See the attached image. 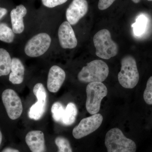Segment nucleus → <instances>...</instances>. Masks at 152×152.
<instances>
[{
  "label": "nucleus",
  "mask_w": 152,
  "mask_h": 152,
  "mask_svg": "<svg viewBox=\"0 0 152 152\" xmlns=\"http://www.w3.org/2000/svg\"><path fill=\"white\" fill-rule=\"evenodd\" d=\"M143 98L148 104L152 105V76L150 77L147 82L146 87L144 91Z\"/></svg>",
  "instance_id": "22"
},
{
  "label": "nucleus",
  "mask_w": 152,
  "mask_h": 152,
  "mask_svg": "<svg viewBox=\"0 0 152 152\" xmlns=\"http://www.w3.org/2000/svg\"><path fill=\"white\" fill-rule=\"evenodd\" d=\"M121 71L118 74V80L122 86L132 89L138 83L140 76L137 63L134 57L127 56L121 61Z\"/></svg>",
  "instance_id": "4"
},
{
  "label": "nucleus",
  "mask_w": 152,
  "mask_h": 152,
  "mask_svg": "<svg viewBox=\"0 0 152 152\" xmlns=\"http://www.w3.org/2000/svg\"><path fill=\"white\" fill-rule=\"evenodd\" d=\"M65 109L59 102H56L53 104L51 108L52 117L55 121L62 123Z\"/></svg>",
  "instance_id": "20"
},
{
  "label": "nucleus",
  "mask_w": 152,
  "mask_h": 152,
  "mask_svg": "<svg viewBox=\"0 0 152 152\" xmlns=\"http://www.w3.org/2000/svg\"><path fill=\"white\" fill-rule=\"evenodd\" d=\"M51 43V39L49 34L39 33L28 41L25 47V53L32 58L40 56L48 50Z\"/></svg>",
  "instance_id": "6"
},
{
  "label": "nucleus",
  "mask_w": 152,
  "mask_h": 152,
  "mask_svg": "<svg viewBox=\"0 0 152 152\" xmlns=\"http://www.w3.org/2000/svg\"><path fill=\"white\" fill-rule=\"evenodd\" d=\"M105 145L107 152H136L137 150L135 142L117 128L111 129L106 134Z\"/></svg>",
  "instance_id": "1"
},
{
  "label": "nucleus",
  "mask_w": 152,
  "mask_h": 152,
  "mask_svg": "<svg viewBox=\"0 0 152 152\" xmlns=\"http://www.w3.org/2000/svg\"><path fill=\"white\" fill-rule=\"evenodd\" d=\"M65 71L57 66L51 67L49 70L47 87L49 91L56 93L62 86L66 78Z\"/></svg>",
  "instance_id": "12"
},
{
  "label": "nucleus",
  "mask_w": 152,
  "mask_h": 152,
  "mask_svg": "<svg viewBox=\"0 0 152 152\" xmlns=\"http://www.w3.org/2000/svg\"><path fill=\"white\" fill-rule=\"evenodd\" d=\"M77 106L74 103L70 102L65 109L62 124L65 126H71L75 123L77 115Z\"/></svg>",
  "instance_id": "17"
},
{
  "label": "nucleus",
  "mask_w": 152,
  "mask_h": 152,
  "mask_svg": "<svg viewBox=\"0 0 152 152\" xmlns=\"http://www.w3.org/2000/svg\"><path fill=\"white\" fill-rule=\"evenodd\" d=\"M26 142L32 152H45V136L42 131L29 132L26 136Z\"/></svg>",
  "instance_id": "13"
},
{
  "label": "nucleus",
  "mask_w": 152,
  "mask_h": 152,
  "mask_svg": "<svg viewBox=\"0 0 152 152\" xmlns=\"http://www.w3.org/2000/svg\"><path fill=\"white\" fill-rule=\"evenodd\" d=\"M2 100L9 118L16 120L20 117L23 111V104L17 93L11 89L3 91Z\"/></svg>",
  "instance_id": "7"
},
{
  "label": "nucleus",
  "mask_w": 152,
  "mask_h": 152,
  "mask_svg": "<svg viewBox=\"0 0 152 152\" xmlns=\"http://www.w3.org/2000/svg\"><path fill=\"white\" fill-rule=\"evenodd\" d=\"M33 92L37 102L30 107L28 116L30 119L37 121L43 116L46 109L47 93L42 84L38 83L34 87Z\"/></svg>",
  "instance_id": "9"
},
{
  "label": "nucleus",
  "mask_w": 152,
  "mask_h": 152,
  "mask_svg": "<svg viewBox=\"0 0 152 152\" xmlns=\"http://www.w3.org/2000/svg\"><path fill=\"white\" fill-rule=\"evenodd\" d=\"M11 71L9 77L10 81L14 85L22 83L24 77L25 68L20 60L17 58L12 59Z\"/></svg>",
  "instance_id": "15"
},
{
  "label": "nucleus",
  "mask_w": 152,
  "mask_h": 152,
  "mask_svg": "<svg viewBox=\"0 0 152 152\" xmlns=\"http://www.w3.org/2000/svg\"><path fill=\"white\" fill-rule=\"evenodd\" d=\"M68 0H42L44 6L47 7H55L57 6L64 4Z\"/></svg>",
  "instance_id": "23"
},
{
  "label": "nucleus",
  "mask_w": 152,
  "mask_h": 152,
  "mask_svg": "<svg viewBox=\"0 0 152 152\" xmlns=\"http://www.w3.org/2000/svg\"><path fill=\"white\" fill-rule=\"evenodd\" d=\"M103 117L100 114H96L83 119L74 128L73 136L76 139H81L96 130L102 125Z\"/></svg>",
  "instance_id": "8"
},
{
  "label": "nucleus",
  "mask_w": 152,
  "mask_h": 152,
  "mask_svg": "<svg viewBox=\"0 0 152 152\" xmlns=\"http://www.w3.org/2000/svg\"><path fill=\"white\" fill-rule=\"evenodd\" d=\"M60 45L64 49H73L77 45V40L71 25L68 21L63 22L58 31Z\"/></svg>",
  "instance_id": "11"
},
{
  "label": "nucleus",
  "mask_w": 152,
  "mask_h": 152,
  "mask_svg": "<svg viewBox=\"0 0 152 152\" xmlns=\"http://www.w3.org/2000/svg\"><path fill=\"white\" fill-rule=\"evenodd\" d=\"M15 34L12 30L4 23H0V40L11 43L13 42Z\"/></svg>",
  "instance_id": "19"
},
{
  "label": "nucleus",
  "mask_w": 152,
  "mask_h": 152,
  "mask_svg": "<svg viewBox=\"0 0 152 152\" xmlns=\"http://www.w3.org/2000/svg\"><path fill=\"white\" fill-rule=\"evenodd\" d=\"M109 73V67L104 61L96 60L87 63L78 74V79L83 83L104 82Z\"/></svg>",
  "instance_id": "2"
},
{
  "label": "nucleus",
  "mask_w": 152,
  "mask_h": 152,
  "mask_svg": "<svg viewBox=\"0 0 152 152\" xmlns=\"http://www.w3.org/2000/svg\"><path fill=\"white\" fill-rule=\"evenodd\" d=\"M148 1H152V0H148Z\"/></svg>",
  "instance_id": "29"
},
{
  "label": "nucleus",
  "mask_w": 152,
  "mask_h": 152,
  "mask_svg": "<svg viewBox=\"0 0 152 152\" xmlns=\"http://www.w3.org/2000/svg\"><path fill=\"white\" fill-rule=\"evenodd\" d=\"M55 143L58 149V152H72L69 142L64 137H57Z\"/></svg>",
  "instance_id": "21"
},
{
  "label": "nucleus",
  "mask_w": 152,
  "mask_h": 152,
  "mask_svg": "<svg viewBox=\"0 0 152 152\" xmlns=\"http://www.w3.org/2000/svg\"><path fill=\"white\" fill-rule=\"evenodd\" d=\"M88 9L86 0H73L66 11V18L71 25L77 23L87 14Z\"/></svg>",
  "instance_id": "10"
},
{
  "label": "nucleus",
  "mask_w": 152,
  "mask_h": 152,
  "mask_svg": "<svg viewBox=\"0 0 152 152\" xmlns=\"http://www.w3.org/2000/svg\"><path fill=\"white\" fill-rule=\"evenodd\" d=\"M1 152H20V151L18 150L12 148H7L3 150Z\"/></svg>",
  "instance_id": "26"
},
{
  "label": "nucleus",
  "mask_w": 152,
  "mask_h": 152,
  "mask_svg": "<svg viewBox=\"0 0 152 152\" xmlns=\"http://www.w3.org/2000/svg\"><path fill=\"white\" fill-rule=\"evenodd\" d=\"M115 0H99L98 3V8L101 10L108 8Z\"/></svg>",
  "instance_id": "24"
},
{
  "label": "nucleus",
  "mask_w": 152,
  "mask_h": 152,
  "mask_svg": "<svg viewBox=\"0 0 152 152\" xmlns=\"http://www.w3.org/2000/svg\"><path fill=\"white\" fill-rule=\"evenodd\" d=\"M27 13V9L23 5L17 6L11 12L12 29L14 33L21 34L25 29L23 18Z\"/></svg>",
  "instance_id": "14"
},
{
  "label": "nucleus",
  "mask_w": 152,
  "mask_h": 152,
  "mask_svg": "<svg viewBox=\"0 0 152 152\" xmlns=\"http://www.w3.org/2000/svg\"><path fill=\"white\" fill-rule=\"evenodd\" d=\"M93 41L96 55L99 58L108 60L118 54V45L112 39L109 30L104 29L98 31L94 36Z\"/></svg>",
  "instance_id": "3"
},
{
  "label": "nucleus",
  "mask_w": 152,
  "mask_h": 152,
  "mask_svg": "<svg viewBox=\"0 0 152 152\" xmlns=\"http://www.w3.org/2000/svg\"><path fill=\"white\" fill-rule=\"evenodd\" d=\"M148 19L145 15H140L136 20V22L132 25L134 34L137 37L142 36L146 29Z\"/></svg>",
  "instance_id": "18"
},
{
  "label": "nucleus",
  "mask_w": 152,
  "mask_h": 152,
  "mask_svg": "<svg viewBox=\"0 0 152 152\" xmlns=\"http://www.w3.org/2000/svg\"><path fill=\"white\" fill-rule=\"evenodd\" d=\"M12 59L10 53L3 48H0V77L7 75L11 71Z\"/></svg>",
  "instance_id": "16"
},
{
  "label": "nucleus",
  "mask_w": 152,
  "mask_h": 152,
  "mask_svg": "<svg viewBox=\"0 0 152 152\" xmlns=\"http://www.w3.org/2000/svg\"><path fill=\"white\" fill-rule=\"evenodd\" d=\"M7 13V9L4 8L0 7V19L3 18Z\"/></svg>",
  "instance_id": "25"
},
{
  "label": "nucleus",
  "mask_w": 152,
  "mask_h": 152,
  "mask_svg": "<svg viewBox=\"0 0 152 152\" xmlns=\"http://www.w3.org/2000/svg\"><path fill=\"white\" fill-rule=\"evenodd\" d=\"M86 108L91 115L98 113L100 109L102 100L107 96L108 90L101 82L89 83L86 87Z\"/></svg>",
  "instance_id": "5"
},
{
  "label": "nucleus",
  "mask_w": 152,
  "mask_h": 152,
  "mask_svg": "<svg viewBox=\"0 0 152 152\" xmlns=\"http://www.w3.org/2000/svg\"><path fill=\"white\" fill-rule=\"evenodd\" d=\"M2 141V134L0 131V145Z\"/></svg>",
  "instance_id": "27"
},
{
  "label": "nucleus",
  "mask_w": 152,
  "mask_h": 152,
  "mask_svg": "<svg viewBox=\"0 0 152 152\" xmlns=\"http://www.w3.org/2000/svg\"><path fill=\"white\" fill-rule=\"evenodd\" d=\"M132 1L134 3H138L140 2V0H132Z\"/></svg>",
  "instance_id": "28"
}]
</instances>
